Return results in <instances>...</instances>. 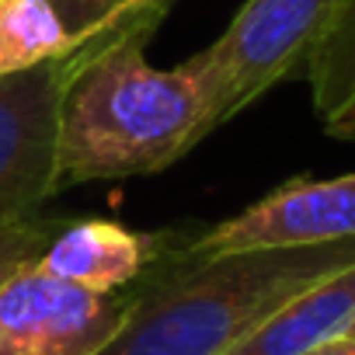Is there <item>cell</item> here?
Listing matches in <instances>:
<instances>
[{"instance_id":"7","label":"cell","mask_w":355,"mask_h":355,"mask_svg":"<svg viewBox=\"0 0 355 355\" xmlns=\"http://www.w3.org/2000/svg\"><path fill=\"white\" fill-rule=\"evenodd\" d=\"M185 234H136L112 220H77L56 227L39 254V268L91 293H122L139 282Z\"/></svg>"},{"instance_id":"14","label":"cell","mask_w":355,"mask_h":355,"mask_svg":"<svg viewBox=\"0 0 355 355\" xmlns=\"http://www.w3.org/2000/svg\"><path fill=\"white\" fill-rule=\"evenodd\" d=\"M324 132L331 139H341V143H355V94L334 112L324 119Z\"/></svg>"},{"instance_id":"2","label":"cell","mask_w":355,"mask_h":355,"mask_svg":"<svg viewBox=\"0 0 355 355\" xmlns=\"http://www.w3.org/2000/svg\"><path fill=\"white\" fill-rule=\"evenodd\" d=\"M146 39L122 32L63 56L60 189L164 171L213 132L192 56L157 70L146 63Z\"/></svg>"},{"instance_id":"11","label":"cell","mask_w":355,"mask_h":355,"mask_svg":"<svg viewBox=\"0 0 355 355\" xmlns=\"http://www.w3.org/2000/svg\"><path fill=\"white\" fill-rule=\"evenodd\" d=\"M46 4L56 11L63 28L70 32V42H73L70 53H80L84 46L105 39L129 15L136 0H46Z\"/></svg>"},{"instance_id":"9","label":"cell","mask_w":355,"mask_h":355,"mask_svg":"<svg viewBox=\"0 0 355 355\" xmlns=\"http://www.w3.org/2000/svg\"><path fill=\"white\" fill-rule=\"evenodd\" d=\"M73 42L46 0H0V77L70 56Z\"/></svg>"},{"instance_id":"6","label":"cell","mask_w":355,"mask_h":355,"mask_svg":"<svg viewBox=\"0 0 355 355\" xmlns=\"http://www.w3.org/2000/svg\"><path fill=\"white\" fill-rule=\"evenodd\" d=\"M355 237V171L341 178H293L244 213L189 237L192 251L303 248Z\"/></svg>"},{"instance_id":"10","label":"cell","mask_w":355,"mask_h":355,"mask_svg":"<svg viewBox=\"0 0 355 355\" xmlns=\"http://www.w3.org/2000/svg\"><path fill=\"white\" fill-rule=\"evenodd\" d=\"M303 77L320 122L355 94V0H338L327 28L306 56Z\"/></svg>"},{"instance_id":"13","label":"cell","mask_w":355,"mask_h":355,"mask_svg":"<svg viewBox=\"0 0 355 355\" xmlns=\"http://www.w3.org/2000/svg\"><path fill=\"white\" fill-rule=\"evenodd\" d=\"M167 4L171 0H136V4L129 8V15L105 35V39H112V35H122V32H139V35H150L153 32V25L164 18V11H167ZM105 39H98V42H105ZM98 42H91V46H98ZM91 46H84V49H91ZM80 49V53H84ZM70 56H77V53H70Z\"/></svg>"},{"instance_id":"8","label":"cell","mask_w":355,"mask_h":355,"mask_svg":"<svg viewBox=\"0 0 355 355\" xmlns=\"http://www.w3.org/2000/svg\"><path fill=\"white\" fill-rule=\"evenodd\" d=\"M355 324V261L320 279L272 313L227 355H303L348 334Z\"/></svg>"},{"instance_id":"12","label":"cell","mask_w":355,"mask_h":355,"mask_svg":"<svg viewBox=\"0 0 355 355\" xmlns=\"http://www.w3.org/2000/svg\"><path fill=\"white\" fill-rule=\"evenodd\" d=\"M56 223L42 220H25V223H0V286H4L18 268L39 261L46 244L53 241Z\"/></svg>"},{"instance_id":"1","label":"cell","mask_w":355,"mask_h":355,"mask_svg":"<svg viewBox=\"0 0 355 355\" xmlns=\"http://www.w3.org/2000/svg\"><path fill=\"white\" fill-rule=\"evenodd\" d=\"M355 261V237L303 248H171L139 282L122 331L98 355H227L303 289Z\"/></svg>"},{"instance_id":"4","label":"cell","mask_w":355,"mask_h":355,"mask_svg":"<svg viewBox=\"0 0 355 355\" xmlns=\"http://www.w3.org/2000/svg\"><path fill=\"white\" fill-rule=\"evenodd\" d=\"M129 310L132 286L91 293L32 261L0 286V355H98Z\"/></svg>"},{"instance_id":"16","label":"cell","mask_w":355,"mask_h":355,"mask_svg":"<svg viewBox=\"0 0 355 355\" xmlns=\"http://www.w3.org/2000/svg\"><path fill=\"white\" fill-rule=\"evenodd\" d=\"M348 334H355V324H352V331H348Z\"/></svg>"},{"instance_id":"3","label":"cell","mask_w":355,"mask_h":355,"mask_svg":"<svg viewBox=\"0 0 355 355\" xmlns=\"http://www.w3.org/2000/svg\"><path fill=\"white\" fill-rule=\"evenodd\" d=\"M338 0H244L227 32L192 56L209 129L241 115L282 77L303 73Z\"/></svg>"},{"instance_id":"15","label":"cell","mask_w":355,"mask_h":355,"mask_svg":"<svg viewBox=\"0 0 355 355\" xmlns=\"http://www.w3.org/2000/svg\"><path fill=\"white\" fill-rule=\"evenodd\" d=\"M303 355H355V334H341V338L324 341V345H317V348H310Z\"/></svg>"},{"instance_id":"5","label":"cell","mask_w":355,"mask_h":355,"mask_svg":"<svg viewBox=\"0 0 355 355\" xmlns=\"http://www.w3.org/2000/svg\"><path fill=\"white\" fill-rule=\"evenodd\" d=\"M63 60L0 77V223H25L60 192Z\"/></svg>"}]
</instances>
